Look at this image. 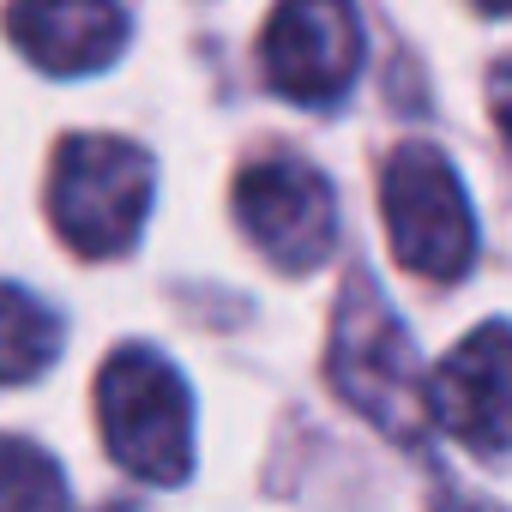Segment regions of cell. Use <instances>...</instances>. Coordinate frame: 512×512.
Returning <instances> with one entry per match:
<instances>
[{"label":"cell","mask_w":512,"mask_h":512,"mask_svg":"<svg viewBox=\"0 0 512 512\" xmlns=\"http://www.w3.org/2000/svg\"><path fill=\"white\" fill-rule=\"evenodd\" d=\"M0 512H67L61 464L13 434H0Z\"/></svg>","instance_id":"30bf717a"},{"label":"cell","mask_w":512,"mask_h":512,"mask_svg":"<svg viewBox=\"0 0 512 512\" xmlns=\"http://www.w3.org/2000/svg\"><path fill=\"white\" fill-rule=\"evenodd\" d=\"M362 55H368V37L356 19V0H278L260 37L266 85L308 109L338 103L356 85Z\"/></svg>","instance_id":"8992f818"},{"label":"cell","mask_w":512,"mask_h":512,"mask_svg":"<svg viewBox=\"0 0 512 512\" xmlns=\"http://www.w3.org/2000/svg\"><path fill=\"white\" fill-rule=\"evenodd\" d=\"M326 380L386 440L416 446L428 434V368L410 344V326L392 314V302L362 272L338 296L332 344H326Z\"/></svg>","instance_id":"6da1fadb"},{"label":"cell","mask_w":512,"mask_h":512,"mask_svg":"<svg viewBox=\"0 0 512 512\" xmlns=\"http://www.w3.org/2000/svg\"><path fill=\"white\" fill-rule=\"evenodd\" d=\"M488 109H494V127H500V139L512 151V55L494 61V73H488Z\"/></svg>","instance_id":"8fae6325"},{"label":"cell","mask_w":512,"mask_h":512,"mask_svg":"<svg viewBox=\"0 0 512 512\" xmlns=\"http://www.w3.org/2000/svg\"><path fill=\"white\" fill-rule=\"evenodd\" d=\"M13 49L49 79H91L121 61L127 13L121 0H7Z\"/></svg>","instance_id":"ba28073f"},{"label":"cell","mask_w":512,"mask_h":512,"mask_svg":"<svg viewBox=\"0 0 512 512\" xmlns=\"http://www.w3.org/2000/svg\"><path fill=\"white\" fill-rule=\"evenodd\" d=\"M235 223L278 272H314L338 247V193L302 157H266L235 175Z\"/></svg>","instance_id":"5b68a950"},{"label":"cell","mask_w":512,"mask_h":512,"mask_svg":"<svg viewBox=\"0 0 512 512\" xmlns=\"http://www.w3.org/2000/svg\"><path fill=\"white\" fill-rule=\"evenodd\" d=\"M380 217L392 260L428 284H458L476 266V217L452 157L428 139H410L380 169Z\"/></svg>","instance_id":"277c9868"},{"label":"cell","mask_w":512,"mask_h":512,"mask_svg":"<svg viewBox=\"0 0 512 512\" xmlns=\"http://www.w3.org/2000/svg\"><path fill=\"white\" fill-rule=\"evenodd\" d=\"M428 422H440L464 452H512V326L488 320L458 338L428 374Z\"/></svg>","instance_id":"52a82bcc"},{"label":"cell","mask_w":512,"mask_h":512,"mask_svg":"<svg viewBox=\"0 0 512 512\" xmlns=\"http://www.w3.org/2000/svg\"><path fill=\"white\" fill-rule=\"evenodd\" d=\"M151 193H157V163L145 145L121 133H73L55 145L49 217L79 260L127 253L151 217Z\"/></svg>","instance_id":"3957f363"},{"label":"cell","mask_w":512,"mask_h":512,"mask_svg":"<svg viewBox=\"0 0 512 512\" xmlns=\"http://www.w3.org/2000/svg\"><path fill=\"white\" fill-rule=\"evenodd\" d=\"M97 428L109 458L151 488L193 476V392L151 344H121L97 374Z\"/></svg>","instance_id":"7a4b0ae2"},{"label":"cell","mask_w":512,"mask_h":512,"mask_svg":"<svg viewBox=\"0 0 512 512\" xmlns=\"http://www.w3.org/2000/svg\"><path fill=\"white\" fill-rule=\"evenodd\" d=\"M482 13H512V0H476Z\"/></svg>","instance_id":"7c38bea8"},{"label":"cell","mask_w":512,"mask_h":512,"mask_svg":"<svg viewBox=\"0 0 512 512\" xmlns=\"http://www.w3.org/2000/svg\"><path fill=\"white\" fill-rule=\"evenodd\" d=\"M61 356V320L43 296L0 284V386H25Z\"/></svg>","instance_id":"9c48e42d"}]
</instances>
